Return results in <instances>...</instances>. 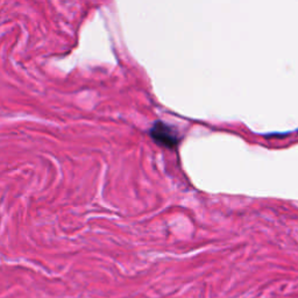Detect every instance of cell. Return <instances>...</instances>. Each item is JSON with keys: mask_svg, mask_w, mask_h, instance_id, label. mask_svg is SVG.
Wrapping results in <instances>:
<instances>
[{"mask_svg": "<svg viewBox=\"0 0 298 298\" xmlns=\"http://www.w3.org/2000/svg\"><path fill=\"white\" fill-rule=\"evenodd\" d=\"M150 137L157 145L167 148H175L180 144V137L171 126L162 121H156L149 132Z\"/></svg>", "mask_w": 298, "mask_h": 298, "instance_id": "1", "label": "cell"}]
</instances>
